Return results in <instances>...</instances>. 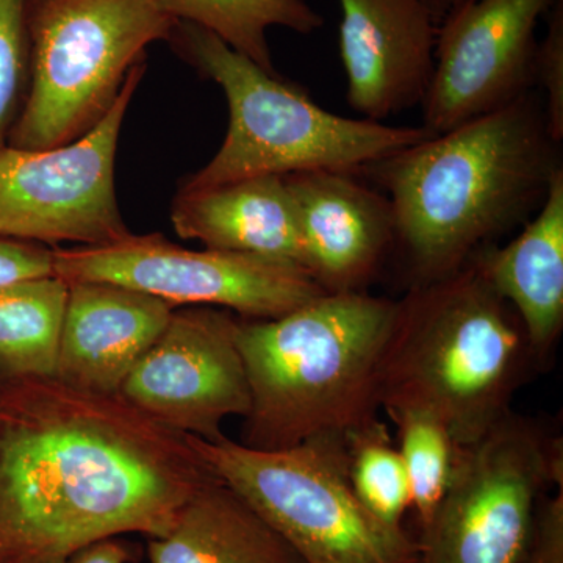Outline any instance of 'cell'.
<instances>
[{
	"mask_svg": "<svg viewBox=\"0 0 563 563\" xmlns=\"http://www.w3.org/2000/svg\"><path fill=\"white\" fill-rule=\"evenodd\" d=\"M214 479L187 435L120 395L54 377L0 388V563H63L128 533L157 539Z\"/></svg>",
	"mask_w": 563,
	"mask_h": 563,
	"instance_id": "cell-1",
	"label": "cell"
},
{
	"mask_svg": "<svg viewBox=\"0 0 563 563\" xmlns=\"http://www.w3.org/2000/svg\"><path fill=\"white\" fill-rule=\"evenodd\" d=\"M562 168L561 144L551 139L542 96L533 90L361 173L390 202L395 247L412 287L457 272L526 224Z\"/></svg>",
	"mask_w": 563,
	"mask_h": 563,
	"instance_id": "cell-2",
	"label": "cell"
},
{
	"mask_svg": "<svg viewBox=\"0 0 563 563\" xmlns=\"http://www.w3.org/2000/svg\"><path fill=\"white\" fill-rule=\"evenodd\" d=\"M379 368V406L435 417L457 446L474 443L543 372L512 307L472 261L396 299Z\"/></svg>",
	"mask_w": 563,
	"mask_h": 563,
	"instance_id": "cell-3",
	"label": "cell"
},
{
	"mask_svg": "<svg viewBox=\"0 0 563 563\" xmlns=\"http://www.w3.org/2000/svg\"><path fill=\"white\" fill-rule=\"evenodd\" d=\"M398 301L324 292L276 320H240L251 391L242 442L287 450L377 420L379 368Z\"/></svg>",
	"mask_w": 563,
	"mask_h": 563,
	"instance_id": "cell-4",
	"label": "cell"
},
{
	"mask_svg": "<svg viewBox=\"0 0 563 563\" xmlns=\"http://www.w3.org/2000/svg\"><path fill=\"white\" fill-rule=\"evenodd\" d=\"M168 41L184 60L220 85L229 106L224 143L179 192L317 169L358 173L431 136L421 125L352 120L322 109L301 88L190 22L177 21Z\"/></svg>",
	"mask_w": 563,
	"mask_h": 563,
	"instance_id": "cell-5",
	"label": "cell"
},
{
	"mask_svg": "<svg viewBox=\"0 0 563 563\" xmlns=\"http://www.w3.org/2000/svg\"><path fill=\"white\" fill-rule=\"evenodd\" d=\"M29 87L7 146L43 151L91 131L176 20L157 0H27Z\"/></svg>",
	"mask_w": 563,
	"mask_h": 563,
	"instance_id": "cell-6",
	"label": "cell"
},
{
	"mask_svg": "<svg viewBox=\"0 0 563 563\" xmlns=\"http://www.w3.org/2000/svg\"><path fill=\"white\" fill-rule=\"evenodd\" d=\"M188 437L192 450L240 493L306 563H421L418 537L377 520L355 496L343 435L261 451Z\"/></svg>",
	"mask_w": 563,
	"mask_h": 563,
	"instance_id": "cell-7",
	"label": "cell"
},
{
	"mask_svg": "<svg viewBox=\"0 0 563 563\" xmlns=\"http://www.w3.org/2000/svg\"><path fill=\"white\" fill-rule=\"evenodd\" d=\"M561 484L558 428L510 410L457 446L450 487L418 536L421 563H518L539 503Z\"/></svg>",
	"mask_w": 563,
	"mask_h": 563,
	"instance_id": "cell-8",
	"label": "cell"
},
{
	"mask_svg": "<svg viewBox=\"0 0 563 563\" xmlns=\"http://www.w3.org/2000/svg\"><path fill=\"white\" fill-rule=\"evenodd\" d=\"M54 274L65 280L110 282L172 306H207L243 320H276L324 290L302 266L240 252L191 251L162 236H125L103 246L54 250Z\"/></svg>",
	"mask_w": 563,
	"mask_h": 563,
	"instance_id": "cell-9",
	"label": "cell"
},
{
	"mask_svg": "<svg viewBox=\"0 0 563 563\" xmlns=\"http://www.w3.org/2000/svg\"><path fill=\"white\" fill-rule=\"evenodd\" d=\"M146 70H131L109 113L80 139L43 151H0V235L103 246L131 235L114 187L122 121Z\"/></svg>",
	"mask_w": 563,
	"mask_h": 563,
	"instance_id": "cell-10",
	"label": "cell"
},
{
	"mask_svg": "<svg viewBox=\"0 0 563 563\" xmlns=\"http://www.w3.org/2000/svg\"><path fill=\"white\" fill-rule=\"evenodd\" d=\"M229 310H174L168 325L125 377L118 395L166 428L218 440L229 417H246L251 391Z\"/></svg>",
	"mask_w": 563,
	"mask_h": 563,
	"instance_id": "cell-11",
	"label": "cell"
},
{
	"mask_svg": "<svg viewBox=\"0 0 563 563\" xmlns=\"http://www.w3.org/2000/svg\"><path fill=\"white\" fill-rule=\"evenodd\" d=\"M555 0H472L439 24L422 129L451 131L536 88L537 27Z\"/></svg>",
	"mask_w": 563,
	"mask_h": 563,
	"instance_id": "cell-12",
	"label": "cell"
},
{
	"mask_svg": "<svg viewBox=\"0 0 563 563\" xmlns=\"http://www.w3.org/2000/svg\"><path fill=\"white\" fill-rule=\"evenodd\" d=\"M346 99L383 122L421 106L435 65L439 24L424 0H339Z\"/></svg>",
	"mask_w": 563,
	"mask_h": 563,
	"instance_id": "cell-13",
	"label": "cell"
},
{
	"mask_svg": "<svg viewBox=\"0 0 563 563\" xmlns=\"http://www.w3.org/2000/svg\"><path fill=\"white\" fill-rule=\"evenodd\" d=\"M355 174L317 169L284 176L298 213L307 272L325 292L366 291L395 250L387 196Z\"/></svg>",
	"mask_w": 563,
	"mask_h": 563,
	"instance_id": "cell-14",
	"label": "cell"
},
{
	"mask_svg": "<svg viewBox=\"0 0 563 563\" xmlns=\"http://www.w3.org/2000/svg\"><path fill=\"white\" fill-rule=\"evenodd\" d=\"M174 310L161 298L110 282L68 284L54 379L77 390L118 395Z\"/></svg>",
	"mask_w": 563,
	"mask_h": 563,
	"instance_id": "cell-15",
	"label": "cell"
},
{
	"mask_svg": "<svg viewBox=\"0 0 563 563\" xmlns=\"http://www.w3.org/2000/svg\"><path fill=\"white\" fill-rule=\"evenodd\" d=\"M472 262L523 322L544 372L563 331V168L520 235L484 247Z\"/></svg>",
	"mask_w": 563,
	"mask_h": 563,
	"instance_id": "cell-16",
	"label": "cell"
},
{
	"mask_svg": "<svg viewBox=\"0 0 563 563\" xmlns=\"http://www.w3.org/2000/svg\"><path fill=\"white\" fill-rule=\"evenodd\" d=\"M174 231L207 250L240 252L306 268L298 213L282 176H257L179 192ZM307 269V268H306Z\"/></svg>",
	"mask_w": 563,
	"mask_h": 563,
	"instance_id": "cell-17",
	"label": "cell"
},
{
	"mask_svg": "<svg viewBox=\"0 0 563 563\" xmlns=\"http://www.w3.org/2000/svg\"><path fill=\"white\" fill-rule=\"evenodd\" d=\"M150 563H306L224 481L203 485L165 536L147 542Z\"/></svg>",
	"mask_w": 563,
	"mask_h": 563,
	"instance_id": "cell-18",
	"label": "cell"
},
{
	"mask_svg": "<svg viewBox=\"0 0 563 563\" xmlns=\"http://www.w3.org/2000/svg\"><path fill=\"white\" fill-rule=\"evenodd\" d=\"M66 299L57 276L0 288V388L54 377Z\"/></svg>",
	"mask_w": 563,
	"mask_h": 563,
	"instance_id": "cell-19",
	"label": "cell"
},
{
	"mask_svg": "<svg viewBox=\"0 0 563 563\" xmlns=\"http://www.w3.org/2000/svg\"><path fill=\"white\" fill-rule=\"evenodd\" d=\"M173 20L190 22L217 35L231 49L268 73L274 68L268 29L310 35L324 18L306 0H157Z\"/></svg>",
	"mask_w": 563,
	"mask_h": 563,
	"instance_id": "cell-20",
	"label": "cell"
},
{
	"mask_svg": "<svg viewBox=\"0 0 563 563\" xmlns=\"http://www.w3.org/2000/svg\"><path fill=\"white\" fill-rule=\"evenodd\" d=\"M347 474L358 501L377 520L402 528L412 506L409 476L387 426L377 418L344 437Z\"/></svg>",
	"mask_w": 563,
	"mask_h": 563,
	"instance_id": "cell-21",
	"label": "cell"
},
{
	"mask_svg": "<svg viewBox=\"0 0 563 563\" xmlns=\"http://www.w3.org/2000/svg\"><path fill=\"white\" fill-rule=\"evenodd\" d=\"M398 429L401 453L418 529H424L442 503L453 476L455 444L442 422L420 410H402L388 415Z\"/></svg>",
	"mask_w": 563,
	"mask_h": 563,
	"instance_id": "cell-22",
	"label": "cell"
},
{
	"mask_svg": "<svg viewBox=\"0 0 563 563\" xmlns=\"http://www.w3.org/2000/svg\"><path fill=\"white\" fill-rule=\"evenodd\" d=\"M27 0H0V151L5 150L29 87Z\"/></svg>",
	"mask_w": 563,
	"mask_h": 563,
	"instance_id": "cell-23",
	"label": "cell"
},
{
	"mask_svg": "<svg viewBox=\"0 0 563 563\" xmlns=\"http://www.w3.org/2000/svg\"><path fill=\"white\" fill-rule=\"evenodd\" d=\"M547 35L539 41L536 88L542 90L548 132L555 143L563 140V0H555L547 13Z\"/></svg>",
	"mask_w": 563,
	"mask_h": 563,
	"instance_id": "cell-24",
	"label": "cell"
},
{
	"mask_svg": "<svg viewBox=\"0 0 563 563\" xmlns=\"http://www.w3.org/2000/svg\"><path fill=\"white\" fill-rule=\"evenodd\" d=\"M518 563H563V484L539 503L531 537Z\"/></svg>",
	"mask_w": 563,
	"mask_h": 563,
	"instance_id": "cell-25",
	"label": "cell"
},
{
	"mask_svg": "<svg viewBox=\"0 0 563 563\" xmlns=\"http://www.w3.org/2000/svg\"><path fill=\"white\" fill-rule=\"evenodd\" d=\"M54 274V250L46 244L0 235V288Z\"/></svg>",
	"mask_w": 563,
	"mask_h": 563,
	"instance_id": "cell-26",
	"label": "cell"
},
{
	"mask_svg": "<svg viewBox=\"0 0 563 563\" xmlns=\"http://www.w3.org/2000/svg\"><path fill=\"white\" fill-rule=\"evenodd\" d=\"M136 548L122 537L101 540L81 548L63 563H133L136 561Z\"/></svg>",
	"mask_w": 563,
	"mask_h": 563,
	"instance_id": "cell-27",
	"label": "cell"
},
{
	"mask_svg": "<svg viewBox=\"0 0 563 563\" xmlns=\"http://www.w3.org/2000/svg\"><path fill=\"white\" fill-rule=\"evenodd\" d=\"M424 2L431 10L433 20L437 21V24H440L448 14L453 13L459 7L465 5L466 2H472V0H424Z\"/></svg>",
	"mask_w": 563,
	"mask_h": 563,
	"instance_id": "cell-28",
	"label": "cell"
}]
</instances>
